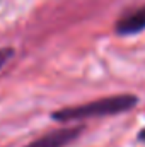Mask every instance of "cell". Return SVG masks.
<instances>
[{"mask_svg": "<svg viewBox=\"0 0 145 147\" xmlns=\"http://www.w3.org/2000/svg\"><path fill=\"white\" fill-rule=\"evenodd\" d=\"M14 57V50L12 48H0V69Z\"/></svg>", "mask_w": 145, "mask_h": 147, "instance_id": "4", "label": "cell"}, {"mask_svg": "<svg viewBox=\"0 0 145 147\" xmlns=\"http://www.w3.org/2000/svg\"><path fill=\"white\" fill-rule=\"evenodd\" d=\"M138 140H142L145 144V128H142V130L138 132Z\"/></svg>", "mask_w": 145, "mask_h": 147, "instance_id": "5", "label": "cell"}, {"mask_svg": "<svg viewBox=\"0 0 145 147\" xmlns=\"http://www.w3.org/2000/svg\"><path fill=\"white\" fill-rule=\"evenodd\" d=\"M84 132V127H70V128H58L50 134H44L43 137L36 139L34 142L28 144L26 147H65L75 139L80 137Z\"/></svg>", "mask_w": 145, "mask_h": 147, "instance_id": "2", "label": "cell"}, {"mask_svg": "<svg viewBox=\"0 0 145 147\" xmlns=\"http://www.w3.org/2000/svg\"><path fill=\"white\" fill-rule=\"evenodd\" d=\"M137 103H138V98L133 94L108 96V98H101L85 105L58 110L51 115V118L56 121H75V120H84V118H92V116L119 115V113L133 110Z\"/></svg>", "mask_w": 145, "mask_h": 147, "instance_id": "1", "label": "cell"}, {"mask_svg": "<svg viewBox=\"0 0 145 147\" xmlns=\"http://www.w3.org/2000/svg\"><path fill=\"white\" fill-rule=\"evenodd\" d=\"M114 29L118 34H137L140 31L145 29V5L128 12L126 16H123L116 24H114Z\"/></svg>", "mask_w": 145, "mask_h": 147, "instance_id": "3", "label": "cell"}]
</instances>
